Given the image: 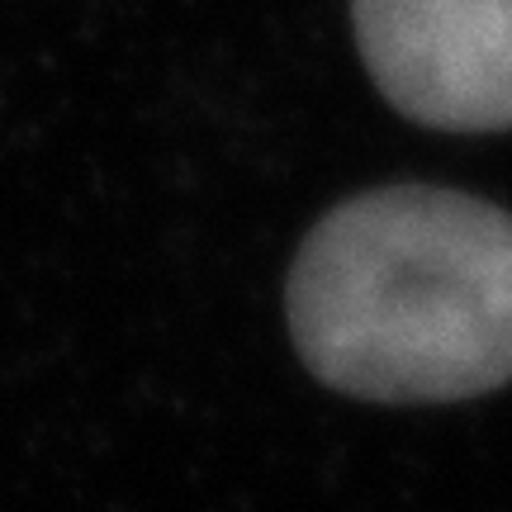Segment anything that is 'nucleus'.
<instances>
[{
  "label": "nucleus",
  "instance_id": "f257e3e1",
  "mask_svg": "<svg viewBox=\"0 0 512 512\" xmlns=\"http://www.w3.org/2000/svg\"><path fill=\"white\" fill-rule=\"evenodd\" d=\"M290 332L323 384L456 403L512 380V214L389 185L318 219L290 271Z\"/></svg>",
  "mask_w": 512,
  "mask_h": 512
},
{
  "label": "nucleus",
  "instance_id": "f03ea898",
  "mask_svg": "<svg viewBox=\"0 0 512 512\" xmlns=\"http://www.w3.org/2000/svg\"><path fill=\"white\" fill-rule=\"evenodd\" d=\"M370 81L451 133L512 128V0H351Z\"/></svg>",
  "mask_w": 512,
  "mask_h": 512
}]
</instances>
